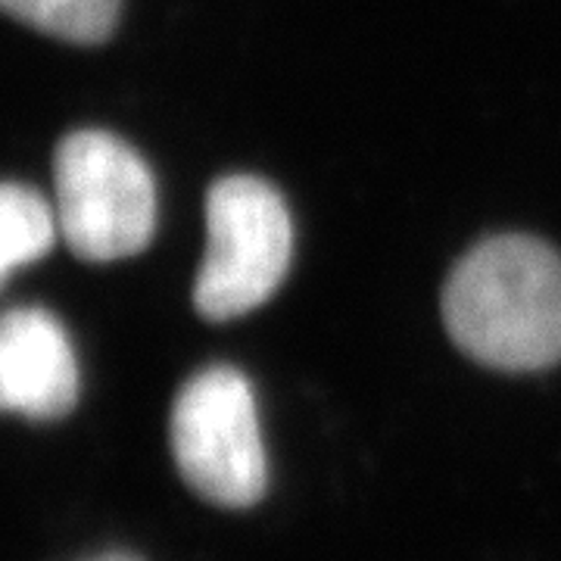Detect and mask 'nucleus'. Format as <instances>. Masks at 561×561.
Returning a JSON list of instances; mask_svg holds the SVG:
<instances>
[{"label": "nucleus", "instance_id": "39448f33", "mask_svg": "<svg viewBox=\"0 0 561 561\" xmlns=\"http://www.w3.org/2000/svg\"><path fill=\"white\" fill-rule=\"evenodd\" d=\"M0 400L3 409L35 421L62 419L76 409V350L47 309L22 306L0 321Z\"/></svg>", "mask_w": 561, "mask_h": 561}, {"label": "nucleus", "instance_id": "423d86ee", "mask_svg": "<svg viewBox=\"0 0 561 561\" xmlns=\"http://www.w3.org/2000/svg\"><path fill=\"white\" fill-rule=\"evenodd\" d=\"M57 231L60 219L38 191L7 181L0 191V278L41 260L57 241Z\"/></svg>", "mask_w": 561, "mask_h": 561}, {"label": "nucleus", "instance_id": "7ed1b4c3", "mask_svg": "<svg viewBox=\"0 0 561 561\" xmlns=\"http://www.w3.org/2000/svg\"><path fill=\"white\" fill-rule=\"evenodd\" d=\"M294 225L280 194L253 175H228L206 197V256L194 280L203 319L231 321L268 300L287 275Z\"/></svg>", "mask_w": 561, "mask_h": 561}, {"label": "nucleus", "instance_id": "20e7f679", "mask_svg": "<svg viewBox=\"0 0 561 561\" xmlns=\"http://www.w3.org/2000/svg\"><path fill=\"white\" fill-rule=\"evenodd\" d=\"M172 456L187 486L221 508H247L268 483L253 387L238 368L213 365L181 387L169 419Z\"/></svg>", "mask_w": 561, "mask_h": 561}, {"label": "nucleus", "instance_id": "6e6552de", "mask_svg": "<svg viewBox=\"0 0 561 561\" xmlns=\"http://www.w3.org/2000/svg\"><path fill=\"white\" fill-rule=\"evenodd\" d=\"M94 561H138V559H131V556H119V552H113V556H101V559H94Z\"/></svg>", "mask_w": 561, "mask_h": 561}, {"label": "nucleus", "instance_id": "f03ea898", "mask_svg": "<svg viewBox=\"0 0 561 561\" xmlns=\"http://www.w3.org/2000/svg\"><path fill=\"white\" fill-rule=\"evenodd\" d=\"M62 241L84 262L140 253L157 228V187L147 162L110 131H72L54 157Z\"/></svg>", "mask_w": 561, "mask_h": 561}, {"label": "nucleus", "instance_id": "0eeeda50", "mask_svg": "<svg viewBox=\"0 0 561 561\" xmlns=\"http://www.w3.org/2000/svg\"><path fill=\"white\" fill-rule=\"evenodd\" d=\"M13 20L69 44H103L119 22L122 0H3Z\"/></svg>", "mask_w": 561, "mask_h": 561}, {"label": "nucleus", "instance_id": "f257e3e1", "mask_svg": "<svg viewBox=\"0 0 561 561\" xmlns=\"http://www.w3.org/2000/svg\"><path fill=\"white\" fill-rule=\"evenodd\" d=\"M443 324L465 356L496 371L561 359V256L527 234L478 243L443 287Z\"/></svg>", "mask_w": 561, "mask_h": 561}]
</instances>
